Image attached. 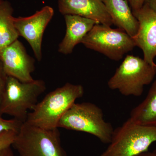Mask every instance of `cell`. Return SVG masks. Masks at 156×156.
Instances as JSON below:
<instances>
[{"mask_svg":"<svg viewBox=\"0 0 156 156\" xmlns=\"http://www.w3.org/2000/svg\"><path fill=\"white\" fill-rule=\"evenodd\" d=\"M84 94L81 85L66 83L48 93L29 113L26 122L45 129L58 128V122L78 98Z\"/></svg>","mask_w":156,"mask_h":156,"instance_id":"obj_1","label":"cell"},{"mask_svg":"<svg viewBox=\"0 0 156 156\" xmlns=\"http://www.w3.org/2000/svg\"><path fill=\"white\" fill-rule=\"evenodd\" d=\"M46 90V83L41 80L23 83L8 76L5 90L0 105V116L9 115L23 123L29 111L33 110L38 99Z\"/></svg>","mask_w":156,"mask_h":156,"instance_id":"obj_2","label":"cell"},{"mask_svg":"<svg viewBox=\"0 0 156 156\" xmlns=\"http://www.w3.org/2000/svg\"><path fill=\"white\" fill-rule=\"evenodd\" d=\"M58 128L89 133L105 144L110 143L114 130L105 120L101 109L89 102L74 103L59 120Z\"/></svg>","mask_w":156,"mask_h":156,"instance_id":"obj_3","label":"cell"},{"mask_svg":"<svg viewBox=\"0 0 156 156\" xmlns=\"http://www.w3.org/2000/svg\"><path fill=\"white\" fill-rule=\"evenodd\" d=\"M156 141V127L137 124L128 119L114 130L108 146L99 156H136Z\"/></svg>","mask_w":156,"mask_h":156,"instance_id":"obj_4","label":"cell"},{"mask_svg":"<svg viewBox=\"0 0 156 156\" xmlns=\"http://www.w3.org/2000/svg\"><path fill=\"white\" fill-rule=\"evenodd\" d=\"M58 128L43 129L24 122L11 147L19 156H67Z\"/></svg>","mask_w":156,"mask_h":156,"instance_id":"obj_5","label":"cell"},{"mask_svg":"<svg viewBox=\"0 0 156 156\" xmlns=\"http://www.w3.org/2000/svg\"><path fill=\"white\" fill-rule=\"evenodd\" d=\"M156 66L147 63L144 58L128 55L108 82L112 90H117L124 96L139 97L144 87L153 81Z\"/></svg>","mask_w":156,"mask_h":156,"instance_id":"obj_6","label":"cell"},{"mask_svg":"<svg viewBox=\"0 0 156 156\" xmlns=\"http://www.w3.org/2000/svg\"><path fill=\"white\" fill-rule=\"evenodd\" d=\"M81 43L115 61L121 60L136 47L132 37L123 30L99 23L94 26Z\"/></svg>","mask_w":156,"mask_h":156,"instance_id":"obj_7","label":"cell"},{"mask_svg":"<svg viewBox=\"0 0 156 156\" xmlns=\"http://www.w3.org/2000/svg\"><path fill=\"white\" fill-rule=\"evenodd\" d=\"M54 14L53 8L46 6L29 17L14 18V25L19 36L22 37L28 42L38 61H41L42 58V44L44 32Z\"/></svg>","mask_w":156,"mask_h":156,"instance_id":"obj_8","label":"cell"},{"mask_svg":"<svg viewBox=\"0 0 156 156\" xmlns=\"http://www.w3.org/2000/svg\"><path fill=\"white\" fill-rule=\"evenodd\" d=\"M1 60L6 74L23 83L34 80L32 73L35 69V60L27 52L25 47L19 40L0 52Z\"/></svg>","mask_w":156,"mask_h":156,"instance_id":"obj_9","label":"cell"},{"mask_svg":"<svg viewBox=\"0 0 156 156\" xmlns=\"http://www.w3.org/2000/svg\"><path fill=\"white\" fill-rule=\"evenodd\" d=\"M139 22L136 35L132 37L135 45L142 50L144 59L152 66H156V11L144 4L141 9L133 12Z\"/></svg>","mask_w":156,"mask_h":156,"instance_id":"obj_10","label":"cell"},{"mask_svg":"<svg viewBox=\"0 0 156 156\" xmlns=\"http://www.w3.org/2000/svg\"><path fill=\"white\" fill-rule=\"evenodd\" d=\"M58 11L62 15H77L111 26V17L102 0H58Z\"/></svg>","mask_w":156,"mask_h":156,"instance_id":"obj_11","label":"cell"},{"mask_svg":"<svg viewBox=\"0 0 156 156\" xmlns=\"http://www.w3.org/2000/svg\"><path fill=\"white\" fill-rule=\"evenodd\" d=\"M64 19L66 32L63 40L58 45V52L68 55L72 53L75 47L82 43L84 37L98 23L95 20L77 15H65Z\"/></svg>","mask_w":156,"mask_h":156,"instance_id":"obj_12","label":"cell"},{"mask_svg":"<svg viewBox=\"0 0 156 156\" xmlns=\"http://www.w3.org/2000/svg\"><path fill=\"white\" fill-rule=\"evenodd\" d=\"M111 17L113 24L134 37L139 28V22L128 5L127 0H102Z\"/></svg>","mask_w":156,"mask_h":156,"instance_id":"obj_13","label":"cell"},{"mask_svg":"<svg viewBox=\"0 0 156 156\" xmlns=\"http://www.w3.org/2000/svg\"><path fill=\"white\" fill-rule=\"evenodd\" d=\"M130 118L137 124L156 127V80L145 99L131 110Z\"/></svg>","mask_w":156,"mask_h":156,"instance_id":"obj_14","label":"cell"},{"mask_svg":"<svg viewBox=\"0 0 156 156\" xmlns=\"http://www.w3.org/2000/svg\"><path fill=\"white\" fill-rule=\"evenodd\" d=\"M14 9L11 3H0V52L18 40L19 34L14 24Z\"/></svg>","mask_w":156,"mask_h":156,"instance_id":"obj_15","label":"cell"},{"mask_svg":"<svg viewBox=\"0 0 156 156\" xmlns=\"http://www.w3.org/2000/svg\"><path fill=\"white\" fill-rule=\"evenodd\" d=\"M23 123L16 119H5L0 116V133L6 131H13L17 133Z\"/></svg>","mask_w":156,"mask_h":156,"instance_id":"obj_16","label":"cell"},{"mask_svg":"<svg viewBox=\"0 0 156 156\" xmlns=\"http://www.w3.org/2000/svg\"><path fill=\"white\" fill-rule=\"evenodd\" d=\"M17 134L13 131H4L0 133V150L11 146Z\"/></svg>","mask_w":156,"mask_h":156,"instance_id":"obj_17","label":"cell"},{"mask_svg":"<svg viewBox=\"0 0 156 156\" xmlns=\"http://www.w3.org/2000/svg\"><path fill=\"white\" fill-rule=\"evenodd\" d=\"M8 78V76L4 71L2 63L0 60V105L3 94L5 90Z\"/></svg>","mask_w":156,"mask_h":156,"instance_id":"obj_18","label":"cell"},{"mask_svg":"<svg viewBox=\"0 0 156 156\" xmlns=\"http://www.w3.org/2000/svg\"><path fill=\"white\" fill-rule=\"evenodd\" d=\"M130 4L132 13L138 11L142 8L145 0H127Z\"/></svg>","mask_w":156,"mask_h":156,"instance_id":"obj_19","label":"cell"},{"mask_svg":"<svg viewBox=\"0 0 156 156\" xmlns=\"http://www.w3.org/2000/svg\"><path fill=\"white\" fill-rule=\"evenodd\" d=\"M0 156H15L11 146L8 147L0 150Z\"/></svg>","mask_w":156,"mask_h":156,"instance_id":"obj_20","label":"cell"},{"mask_svg":"<svg viewBox=\"0 0 156 156\" xmlns=\"http://www.w3.org/2000/svg\"><path fill=\"white\" fill-rule=\"evenodd\" d=\"M150 8L156 11V0H145V3Z\"/></svg>","mask_w":156,"mask_h":156,"instance_id":"obj_21","label":"cell"},{"mask_svg":"<svg viewBox=\"0 0 156 156\" xmlns=\"http://www.w3.org/2000/svg\"><path fill=\"white\" fill-rule=\"evenodd\" d=\"M136 156H156V149L154 150L153 151H147L143 152Z\"/></svg>","mask_w":156,"mask_h":156,"instance_id":"obj_22","label":"cell"},{"mask_svg":"<svg viewBox=\"0 0 156 156\" xmlns=\"http://www.w3.org/2000/svg\"><path fill=\"white\" fill-rule=\"evenodd\" d=\"M3 0H0V3L2 2Z\"/></svg>","mask_w":156,"mask_h":156,"instance_id":"obj_23","label":"cell"}]
</instances>
